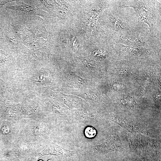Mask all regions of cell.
<instances>
[{
    "mask_svg": "<svg viewBox=\"0 0 161 161\" xmlns=\"http://www.w3.org/2000/svg\"><path fill=\"white\" fill-rule=\"evenodd\" d=\"M39 155L41 156L53 155L69 157H77L79 154L77 152L64 148L52 142H49L44 149L39 153Z\"/></svg>",
    "mask_w": 161,
    "mask_h": 161,
    "instance_id": "cell-1",
    "label": "cell"
},
{
    "mask_svg": "<svg viewBox=\"0 0 161 161\" xmlns=\"http://www.w3.org/2000/svg\"><path fill=\"white\" fill-rule=\"evenodd\" d=\"M120 102L122 104L128 107H133L135 104V101L131 97L124 98L121 100Z\"/></svg>",
    "mask_w": 161,
    "mask_h": 161,
    "instance_id": "cell-2",
    "label": "cell"
},
{
    "mask_svg": "<svg viewBox=\"0 0 161 161\" xmlns=\"http://www.w3.org/2000/svg\"><path fill=\"white\" fill-rule=\"evenodd\" d=\"M84 134L87 137L91 138L94 137L96 135V131L94 128L88 127L85 129Z\"/></svg>",
    "mask_w": 161,
    "mask_h": 161,
    "instance_id": "cell-3",
    "label": "cell"
},
{
    "mask_svg": "<svg viewBox=\"0 0 161 161\" xmlns=\"http://www.w3.org/2000/svg\"><path fill=\"white\" fill-rule=\"evenodd\" d=\"M113 87L115 89H123L126 87L124 84L118 83L114 82L112 85Z\"/></svg>",
    "mask_w": 161,
    "mask_h": 161,
    "instance_id": "cell-4",
    "label": "cell"
}]
</instances>
